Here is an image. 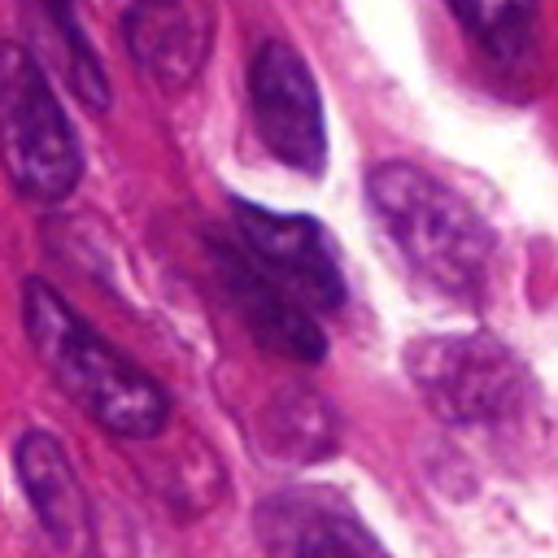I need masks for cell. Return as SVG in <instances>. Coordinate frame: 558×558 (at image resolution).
<instances>
[{
	"mask_svg": "<svg viewBox=\"0 0 558 558\" xmlns=\"http://www.w3.org/2000/svg\"><path fill=\"white\" fill-rule=\"evenodd\" d=\"M126 39L157 83L183 87L209 52V9L201 0H140L126 17Z\"/></svg>",
	"mask_w": 558,
	"mask_h": 558,
	"instance_id": "10",
	"label": "cell"
},
{
	"mask_svg": "<svg viewBox=\"0 0 558 558\" xmlns=\"http://www.w3.org/2000/svg\"><path fill=\"white\" fill-rule=\"evenodd\" d=\"M17 480L22 493L39 519V527L61 545V549H87L92 541V501L83 493L78 471L70 466L65 449L48 432H26L17 440Z\"/></svg>",
	"mask_w": 558,
	"mask_h": 558,
	"instance_id": "9",
	"label": "cell"
},
{
	"mask_svg": "<svg viewBox=\"0 0 558 558\" xmlns=\"http://www.w3.org/2000/svg\"><path fill=\"white\" fill-rule=\"evenodd\" d=\"M26 22L35 31L39 52L61 70V78L78 92L87 109L109 105V78L74 17V0H26Z\"/></svg>",
	"mask_w": 558,
	"mask_h": 558,
	"instance_id": "11",
	"label": "cell"
},
{
	"mask_svg": "<svg viewBox=\"0 0 558 558\" xmlns=\"http://www.w3.org/2000/svg\"><path fill=\"white\" fill-rule=\"evenodd\" d=\"M366 196L414 275L453 296H471L480 288L493 235L453 187L410 161H388L371 170Z\"/></svg>",
	"mask_w": 558,
	"mask_h": 558,
	"instance_id": "2",
	"label": "cell"
},
{
	"mask_svg": "<svg viewBox=\"0 0 558 558\" xmlns=\"http://www.w3.org/2000/svg\"><path fill=\"white\" fill-rule=\"evenodd\" d=\"M22 327L52 379L113 436L144 440L170 418V401L153 375L100 340L48 283H22Z\"/></svg>",
	"mask_w": 558,
	"mask_h": 558,
	"instance_id": "1",
	"label": "cell"
},
{
	"mask_svg": "<svg viewBox=\"0 0 558 558\" xmlns=\"http://www.w3.org/2000/svg\"><path fill=\"white\" fill-rule=\"evenodd\" d=\"M235 231L244 240V257L283 288L301 310L331 314L344 305V279L331 253L327 231L305 214H270L262 205L235 201Z\"/></svg>",
	"mask_w": 558,
	"mask_h": 558,
	"instance_id": "5",
	"label": "cell"
},
{
	"mask_svg": "<svg viewBox=\"0 0 558 558\" xmlns=\"http://www.w3.org/2000/svg\"><path fill=\"white\" fill-rule=\"evenodd\" d=\"M449 4L484 39L488 52H497L506 61H514V57L527 52L536 0H449Z\"/></svg>",
	"mask_w": 558,
	"mask_h": 558,
	"instance_id": "12",
	"label": "cell"
},
{
	"mask_svg": "<svg viewBox=\"0 0 558 558\" xmlns=\"http://www.w3.org/2000/svg\"><path fill=\"white\" fill-rule=\"evenodd\" d=\"M0 166L9 183L39 205L65 201L83 174L74 126L39 57L17 44H0Z\"/></svg>",
	"mask_w": 558,
	"mask_h": 558,
	"instance_id": "3",
	"label": "cell"
},
{
	"mask_svg": "<svg viewBox=\"0 0 558 558\" xmlns=\"http://www.w3.org/2000/svg\"><path fill=\"white\" fill-rule=\"evenodd\" d=\"M410 379L445 423H493L523 397V371L488 336H432L405 353Z\"/></svg>",
	"mask_w": 558,
	"mask_h": 558,
	"instance_id": "4",
	"label": "cell"
},
{
	"mask_svg": "<svg viewBox=\"0 0 558 558\" xmlns=\"http://www.w3.org/2000/svg\"><path fill=\"white\" fill-rule=\"evenodd\" d=\"M214 262H218V275L235 301V310L244 314L248 331L279 357H292V362H318L327 340L318 331V323L310 318V310H301L283 288H275L240 248H231L227 240H214Z\"/></svg>",
	"mask_w": 558,
	"mask_h": 558,
	"instance_id": "8",
	"label": "cell"
},
{
	"mask_svg": "<svg viewBox=\"0 0 558 558\" xmlns=\"http://www.w3.org/2000/svg\"><path fill=\"white\" fill-rule=\"evenodd\" d=\"M253 122L266 148L301 174H318L327 166V131L318 87L301 61V52L283 39H266L248 70Z\"/></svg>",
	"mask_w": 558,
	"mask_h": 558,
	"instance_id": "6",
	"label": "cell"
},
{
	"mask_svg": "<svg viewBox=\"0 0 558 558\" xmlns=\"http://www.w3.org/2000/svg\"><path fill=\"white\" fill-rule=\"evenodd\" d=\"M253 527L266 558H388L357 510L327 488L270 493Z\"/></svg>",
	"mask_w": 558,
	"mask_h": 558,
	"instance_id": "7",
	"label": "cell"
}]
</instances>
